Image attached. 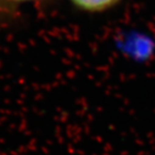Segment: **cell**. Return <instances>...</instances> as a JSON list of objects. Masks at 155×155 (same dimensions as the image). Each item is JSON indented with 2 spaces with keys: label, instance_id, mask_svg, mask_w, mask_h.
<instances>
[{
  "label": "cell",
  "instance_id": "7a4b0ae2",
  "mask_svg": "<svg viewBox=\"0 0 155 155\" xmlns=\"http://www.w3.org/2000/svg\"><path fill=\"white\" fill-rule=\"evenodd\" d=\"M12 2H17V3H22V2H30V1H36V0H10Z\"/></svg>",
  "mask_w": 155,
  "mask_h": 155
},
{
  "label": "cell",
  "instance_id": "6da1fadb",
  "mask_svg": "<svg viewBox=\"0 0 155 155\" xmlns=\"http://www.w3.org/2000/svg\"><path fill=\"white\" fill-rule=\"evenodd\" d=\"M70 1L81 10L96 13L108 10L116 5L120 0H70Z\"/></svg>",
  "mask_w": 155,
  "mask_h": 155
}]
</instances>
